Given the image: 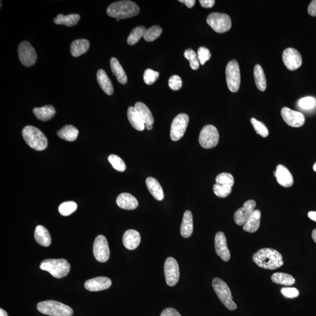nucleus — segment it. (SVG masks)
Wrapping results in <instances>:
<instances>
[{
  "label": "nucleus",
  "mask_w": 316,
  "mask_h": 316,
  "mask_svg": "<svg viewBox=\"0 0 316 316\" xmlns=\"http://www.w3.org/2000/svg\"><path fill=\"white\" fill-rule=\"evenodd\" d=\"M253 261L260 268L274 270L284 265L283 257L278 251L265 248L258 251L253 256Z\"/></svg>",
  "instance_id": "f257e3e1"
},
{
  "label": "nucleus",
  "mask_w": 316,
  "mask_h": 316,
  "mask_svg": "<svg viewBox=\"0 0 316 316\" xmlns=\"http://www.w3.org/2000/svg\"><path fill=\"white\" fill-rule=\"evenodd\" d=\"M140 10L136 3L125 0L112 3L107 8V13L110 17L119 20L136 16L140 13Z\"/></svg>",
  "instance_id": "f03ea898"
},
{
  "label": "nucleus",
  "mask_w": 316,
  "mask_h": 316,
  "mask_svg": "<svg viewBox=\"0 0 316 316\" xmlns=\"http://www.w3.org/2000/svg\"><path fill=\"white\" fill-rule=\"evenodd\" d=\"M23 139L30 148L36 151H43L48 146V140L42 132L31 125H27L22 131Z\"/></svg>",
  "instance_id": "7ed1b4c3"
},
{
  "label": "nucleus",
  "mask_w": 316,
  "mask_h": 316,
  "mask_svg": "<svg viewBox=\"0 0 316 316\" xmlns=\"http://www.w3.org/2000/svg\"><path fill=\"white\" fill-rule=\"evenodd\" d=\"M38 311L42 314L50 316H72L73 309L70 307L55 300L39 302Z\"/></svg>",
  "instance_id": "20e7f679"
},
{
  "label": "nucleus",
  "mask_w": 316,
  "mask_h": 316,
  "mask_svg": "<svg viewBox=\"0 0 316 316\" xmlns=\"http://www.w3.org/2000/svg\"><path fill=\"white\" fill-rule=\"evenodd\" d=\"M40 268L50 272L54 278L60 279L68 275L70 265L66 259H50L43 260L40 265Z\"/></svg>",
  "instance_id": "39448f33"
},
{
  "label": "nucleus",
  "mask_w": 316,
  "mask_h": 316,
  "mask_svg": "<svg viewBox=\"0 0 316 316\" xmlns=\"http://www.w3.org/2000/svg\"><path fill=\"white\" fill-rule=\"evenodd\" d=\"M212 285L218 297L227 308L230 311H234L237 309V305L233 301L231 290L225 281L220 278H216L213 280Z\"/></svg>",
  "instance_id": "423d86ee"
},
{
  "label": "nucleus",
  "mask_w": 316,
  "mask_h": 316,
  "mask_svg": "<svg viewBox=\"0 0 316 316\" xmlns=\"http://www.w3.org/2000/svg\"><path fill=\"white\" fill-rule=\"evenodd\" d=\"M227 84L229 90L235 93L240 88L241 84L240 70L237 60L233 59L228 64L226 69Z\"/></svg>",
  "instance_id": "0eeeda50"
},
{
  "label": "nucleus",
  "mask_w": 316,
  "mask_h": 316,
  "mask_svg": "<svg viewBox=\"0 0 316 316\" xmlns=\"http://www.w3.org/2000/svg\"><path fill=\"white\" fill-rule=\"evenodd\" d=\"M207 23L217 33L228 32L231 28V18L224 13H213L208 15Z\"/></svg>",
  "instance_id": "6e6552de"
},
{
  "label": "nucleus",
  "mask_w": 316,
  "mask_h": 316,
  "mask_svg": "<svg viewBox=\"0 0 316 316\" xmlns=\"http://www.w3.org/2000/svg\"><path fill=\"white\" fill-rule=\"evenodd\" d=\"M219 139V131L216 127L213 125H207L202 128L199 141L202 148L211 149L217 145Z\"/></svg>",
  "instance_id": "1a4fd4ad"
},
{
  "label": "nucleus",
  "mask_w": 316,
  "mask_h": 316,
  "mask_svg": "<svg viewBox=\"0 0 316 316\" xmlns=\"http://www.w3.org/2000/svg\"><path fill=\"white\" fill-rule=\"evenodd\" d=\"M18 53L20 62L26 67L33 66L37 59L35 49L28 41L20 43L18 48Z\"/></svg>",
  "instance_id": "9d476101"
},
{
  "label": "nucleus",
  "mask_w": 316,
  "mask_h": 316,
  "mask_svg": "<svg viewBox=\"0 0 316 316\" xmlns=\"http://www.w3.org/2000/svg\"><path fill=\"white\" fill-rule=\"evenodd\" d=\"M189 121V116L186 114L178 115L172 122L171 139L173 141H179L185 134Z\"/></svg>",
  "instance_id": "9b49d317"
},
{
  "label": "nucleus",
  "mask_w": 316,
  "mask_h": 316,
  "mask_svg": "<svg viewBox=\"0 0 316 316\" xmlns=\"http://www.w3.org/2000/svg\"><path fill=\"white\" fill-rule=\"evenodd\" d=\"M164 274L168 286L173 287L179 280V267L176 260L172 257L168 258L164 264Z\"/></svg>",
  "instance_id": "f8f14e48"
},
{
  "label": "nucleus",
  "mask_w": 316,
  "mask_h": 316,
  "mask_svg": "<svg viewBox=\"0 0 316 316\" xmlns=\"http://www.w3.org/2000/svg\"><path fill=\"white\" fill-rule=\"evenodd\" d=\"M93 254L97 261L106 262L109 260L110 254L109 244L104 235H98L95 239Z\"/></svg>",
  "instance_id": "ddd939ff"
},
{
  "label": "nucleus",
  "mask_w": 316,
  "mask_h": 316,
  "mask_svg": "<svg viewBox=\"0 0 316 316\" xmlns=\"http://www.w3.org/2000/svg\"><path fill=\"white\" fill-rule=\"evenodd\" d=\"M282 60L285 66L290 70H295L302 64L301 55L294 48H287L282 54Z\"/></svg>",
  "instance_id": "4468645a"
},
{
  "label": "nucleus",
  "mask_w": 316,
  "mask_h": 316,
  "mask_svg": "<svg viewBox=\"0 0 316 316\" xmlns=\"http://www.w3.org/2000/svg\"><path fill=\"white\" fill-rule=\"evenodd\" d=\"M281 115L284 121L290 127H300L305 124V117L302 113L294 111L287 107L282 109Z\"/></svg>",
  "instance_id": "2eb2a0df"
},
{
  "label": "nucleus",
  "mask_w": 316,
  "mask_h": 316,
  "mask_svg": "<svg viewBox=\"0 0 316 316\" xmlns=\"http://www.w3.org/2000/svg\"><path fill=\"white\" fill-rule=\"evenodd\" d=\"M256 206V202L253 200L244 202L243 206L239 208L234 215V222L238 226H243Z\"/></svg>",
  "instance_id": "dca6fc26"
},
{
  "label": "nucleus",
  "mask_w": 316,
  "mask_h": 316,
  "mask_svg": "<svg viewBox=\"0 0 316 316\" xmlns=\"http://www.w3.org/2000/svg\"><path fill=\"white\" fill-rule=\"evenodd\" d=\"M214 245L216 253L225 262H228L230 259V251L227 243L226 235L223 232H218L215 236Z\"/></svg>",
  "instance_id": "f3484780"
},
{
  "label": "nucleus",
  "mask_w": 316,
  "mask_h": 316,
  "mask_svg": "<svg viewBox=\"0 0 316 316\" xmlns=\"http://www.w3.org/2000/svg\"><path fill=\"white\" fill-rule=\"evenodd\" d=\"M112 284V282L110 278L99 277L88 279L85 282V287L88 291H98L109 289Z\"/></svg>",
  "instance_id": "a211bd4d"
},
{
  "label": "nucleus",
  "mask_w": 316,
  "mask_h": 316,
  "mask_svg": "<svg viewBox=\"0 0 316 316\" xmlns=\"http://www.w3.org/2000/svg\"><path fill=\"white\" fill-rule=\"evenodd\" d=\"M276 178L277 182L285 188H289L293 185L294 180L292 174L287 167L282 165H279L276 170Z\"/></svg>",
  "instance_id": "6ab92c4d"
},
{
  "label": "nucleus",
  "mask_w": 316,
  "mask_h": 316,
  "mask_svg": "<svg viewBox=\"0 0 316 316\" xmlns=\"http://www.w3.org/2000/svg\"><path fill=\"white\" fill-rule=\"evenodd\" d=\"M116 202L118 207L124 210H134L139 206V201L137 199L127 193H123L119 195L116 198Z\"/></svg>",
  "instance_id": "aec40b11"
},
{
  "label": "nucleus",
  "mask_w": 316,
  "mask_h": 316,
  "mask_svg": "<svg viewBox=\"0 0 316 316\" xmlns=\"http://www.w3.org/2000/svg\"><path fill=\"white\" fill-rule=\"evenodd\" d=\"M124 247L128 250H134L139 246L141 242L140 233L135 230H128L122 238Z\"/></svg>",
  "instance_id": "412c9836"
},
{
  "label": "nucleus",
  "mask_w": 316,
  "mask_h": 316,
  "mask_svg": "<svg viewBox=\"0 0 316 316\" xmlns=\"http://www.w3.org/2000/svg\"><path fill=\"white\" fill-rule=\"evenodd\" d=\"M146 185L151 194L156 200L161 201L164 199L163 189L157 180L152 177L147 178Z\"/></svg>",
  "instance_id": "4be33fe9"
},
{
  "label": "nucleus",
  "mask_w": 316,
  "mask_h": 316,
  "mask_svg": "<svg viewBox=\"0 0 316 316\" xmlns=\"http://www.w3.org/2000/svg\"><path fill=\"white\" fill-rule=\"evenodd\" d=\"M260 211L259 210H254L243 225L244 231L250 233L256 232L260 226Z\"/></svg>",
  "instance_id": "5701e85b"
},
{
  "label": "nucleus",
  "mask_w": 316,
  "mask_h": 316,
  "mask_svg": "<svg viewBox=\"0 0 316 316\" xmlns=\"http://www.w3.org/2000/svg\"><path fill=\"white\" fill-rule=\"evenodd\" d=\"M193 231V215L191 211L187 210L184 213L182 225L180 226V234L183 238H188Z\"/></svg>",
  "instance_id": "b1692460"
},
{
  "label": "nucleus",
  "mask_w": 316,
  "mask_h": 316,
  "mask_svg": "<svg viewBox=\"0 0 316 316\" xmlns=\"http://www.w3.org/2000/svg\"><path fill=\"white\" fill-rule=\"evenodd\" d=\"M98 84L104 93L111 96L114 93V88L107 73L103 69H99L97 73Z\"/></svg>",
  "instance_id": "393cba45"
},
{
  "label": "nucleus",
  "mask_w": 316,
  "mask_h": 316,
  "mask_svg": "<svg viewBox=\"0 0 316 316\" xmlns=\"http://www.w3.org/2000/svg\"><path fill=\"white\" fill-rule=\"evenodd\" d=\"M127 116L131 125L136 130L143 131L145 128V124L142 118L137 112L134 107H130L128 109Z\"/></svg>",
  "instance_id": "a878e982"
},
{
  "label": "nucleus",
  "mask_w": 316,
  "mask_h": 316,
  "mask_svg": "<svg viewBox=\"0 0 316 316\" xmlns=\"http://www.w3.org/2000/svg\"><path fill=\"white\" fill-rule=\"evenodd\" d=\"M34 237L35 241L41 246L47 247L51 244L50 232L44 226L39 225L36 227Z\"/></svg>",
  "instance_id": "bb28decb"
},
{
  "label": "nucleus",
  "mask_w": 316,
  "mask_h": 316,
  "mask_svg": "<svg viewBox=\"0 0 316 316\" xmlns=\"http://www.w3.org/2000/svg\"><path fill=\"white\" fill-rule=\"evenodd\" d=\"M90 47V42L87 39L75 40L70 45V52L73 57H79L87 52Z\"/></svg>",
  "instance_id": "cd10ccee"
},
{
  "label": "nucleus",
  "mask_w": 316,
  "mask_h": 316,
  "mask_svg": "<svg viewBox=\"0 0 316 316\" xmlns=\"http://www.w3.org/2000/svg\"><path fill=\"white\" fill-rule=\"evenodd\" d=\"M33 113L36 118L43 121L50 120L56 114L54 107L51 105L33 109Z\"/></svg>",
  "instance_id": "c85d7f7f"
},
{
  "label": "nucleus",
  "mask_w": 316,
  "mask_h": 316,
  "mask_svg": "<svg viewBox=\"0 0 316 316\" xmlns=\"http://www.w3.org/2000/svg\"><path fill=\"white\" fill-rule=\"evenodd\" d=\"M110 66H111L113 74L116 76V79H117L119 84L122 85L126 84L127 83L126 73H125L124 69L122 68L120 63L115 57H112L110 59Z\"/></svg>",
  "instance_id": "c756f323"
},
{
  "label": "nucleus",
  "mask_w": 316,
  "mask_h": 316,
  "mask_svg": "<svg viewBox=\"0 0 316 316\" xmlns=\"http://www.w3.org/2000/svg\"><path fill=\"white\" fill-rule=\"evenodd\" d=\"M81 19L79 14H73L67 15L59 14L54 19V23L58 25H64L66 27H72L76 25Z\"/></svg>",
  "instance_id": "7c9ffc66"
},
{
  "label": "nucleus",
  "mask_w": 316,
  "mask_h": 316,
  "mask_svg": "<svg viewBox=\"0 0 316 316\" xmlns=\"http://www.w3.org/2000/svg\"><path fill=\"white\" fill-rule=\"evenodd\" d=\"M57 134L61 139L72 142L78 138L79 130L72 125H67L58 131Z\"/></svg>",
  "instance_id": "2f4dec72"
},
{
  "label": "nucleus",
  "mask_w": 316,
  "mask_h": 316,
  "mask_svg": "<svg viewBox=\"0 0 316 316\" xmlns=\"http://www.w3.org/2000/svg\"><path fill=\"white\" fill-rule=\"evenodd\" d=\"M135 109L143 118L145 125H153L154 123V119L151 111L145 104L142 102H137L135 104Z\"/></svg>",
  "instance_id": "473e14b6"
},
{
  "label": "nucleus",
  "mask_w": 316,
  "mask_h": 316,
  "mask_svg": "<svg viewBox=\"0 0 316 316\" xmlns=\"http://www.w3.org/2000/svg\"><path fill=\"white\" fill-rule=\"evenodd\" d=\"M254 76L257 88L260 91H264L266 88V80L264 72L260 64L255 66Z\"/></svg>",
  "instance_id": "72a5a7b5"
},
{
  "label": "nucleus",
  "mask_w": 316,
  "mask_h": 316,
  "mask_svg": "<svg viewBox=\"0 0 316 316\" xmlns=\"http://www.w3.org/2000/svg\"><path fill=\"white\" fill-rule=\"evenodd\" d=\"M271 280L276 284L291 286L295 283V279L292 276L285 273L277 272L273 274Z\"/></svg>",
  "instance_id": "f704fd0d"
},
{
  "label": "nucleus",
  "mask_w": 316,
  "mask_h": 316,
  "mask_svg": "<svg viewBox=\"0 0 316 316\" xmlns=\"http://www.w3.org/2000/svg\"><path fill=\"white\" fill-rule=\"evenodd\" d=\"M146 28L144 26H139L135 28L128 36L127 43L128 45H134L140 41L141 38L144 37L146 32Z\"/></svg>",
  "instance_id": "c9c22d12"
},
{
  "label": "nucleus",
  "mask_w": 316,
  "mask_h": 316,
  "mask_svg": "<svg viewBox=\"0 0 316 316\" xmlns=\"http://www.w3.org/2000/svg\"><path fill=\"white\" fill-rule=\"evenodd\" d=\"M78 208V205L75 201H70L63 202L59 205V212L61 215L68 216L74 213Z\"/></svg>",
  "instance_id": "e433bc0d"
},
{
  "label": "nucleus",
  "mask_w": 316,
  "mask_h": 316,
  "mask_svg": "<svg viewBox=\"0 0 316 316\" xmlns=\"http://www.w3.org/2000/svg\"><path fill=\"white\" fill-rule=\"evenodd\" d=\"M162 33V29L160 27L158 26H152L146 29L144 38L147 42H152L159 38Z\"/></svg>",
  "instance_id": "4c0bfd02"
},
{
  "label": "nucleus",
  "mask_w": 316,
  "mask_h": 316,
  "mask_svg": "<svg viewBox=\"0 0 316 316\" xmlns=\"http://www.w3.org/2000/svg\"><path fill=\"white\" fill-rule=\"evenodd\" d=\"M216 182L218 185L232 188L234 184V179L231 174L222 173L216 177Z\"/></svg>",
  "instance_id": "58836bf2"
},
{
  "label": "nucleus",
  "mask_w": 316,
  "mask_h": 316,
  "mask_svg": "<svg viewBox=\"0 0 316 316\" xmlns=\"http://www.w3.org/2000/svg\"><path fill=\"white\" fill-rule=\"evenodd\" d=\"M184 57L189 61L190 66L193 70H196L199 68L200 62H199L198 54H196L192 49L186 50L184 53Z\"/></svg>",
  "instance_id": "ea45409f"
},
{
  "label": "nucleus",
  "mask_w": 316,
  "mask_h": 316,
  "mask_svg": "<svg viewBox=\"0 0 316 316\" xmlns=\"http://www.w3.org/2000/svg\"><path fill=\"white\" fill-rule=\"evenodd\" d=\"M108 160L116 171L122 172L126 170V165H125V162L118 156L116 155H110Z\"/></svg>",
  "instance_id": "a19ab883"
},
{
  "label": "nucleus",
  "mask_w": 316,
  "mask_h": 316,
  "mask_svg": "<svg viewBox=\"0 0 316 316\" xmlns=\"http://www.w3.org/2000/svg\"><path fill=\"white\" fill-rule=\"evenodd\" d=\"M251 122L258 134H259L263 138L268 136L269 131L263 122L258 121L257 119L254 118L251 119Z\"/></svg>",
  "instance_id": "79ce46f5"
},
{
  "label": "nucleus",
  "mask_w": 316,
  "mask_h": 316,
  "mask_svg": "<svg viewBox=\"0 0 316 316\" xmlns=\"http://www.w3.org/2000/svg\"><path fill=\"white\" fill-rule=\"evenodd\" d=\"M213 192L218 197L225 198L228 197L232 192V188L224 186L218 184L213 186Z\"/></svg>",
  "instance_id": "37998d69"
},
{
  "label": "nucleus",
  "mask_w": 316,
  "mask_h": 316,
  "mask_svg": "<svg viewBox=\"0 0 316 316\" xmlns=\"http://www.w3.org/2000/svg\"><path fill=\"white\" fill-rule=\"evenodd\" d=\"M159 76V72L148 69L144 72V81L146 85H151L157 81Z\"/></svg>",
  "instance_id": "c03bdc74"
},
{
  "label": "nucleus",
  "mask_w": 316,
  "mask_h": 316,
  "mask_svg": "<svg viewBox=\"0 0 316 316\" xmlns=\"http://www.w3.org/2000/svg\"><path fill=\"white\" fill-rule=\"evenodd\" d=\"M198 57L201 65H204L207 61L210 60L211 57V52L207 48L201 47L198 49Z\"/></svg>",
  "instance_id": "a18cd8bd"
},
{
  "label": "nucleus",
  "mask_w": 316,
  "mask_h": 316,
  "mask_svg": "<svg viewBox=\"0 0 316 316\" xmlns=\"http://www.w3.org/2000/svg\"><path fill=\"white\" fill-rule=\"evenodd\" d=\"M316 101L314 97H306L299 101V106L304 110L314 109L316 106Z\"/></svg>",
  "instance_id": "49530a36"
},
{
  "label": "nucleus",
  "mask_w": 316,
  "mask_h": 316,
  "mask_svg": "<svg viewBox=\"0 0 316 316\" xmlns=\"http://www.w3.org/2000/svg\"><path fill=\"white\" fill-rule=\"evenodd\" d=\"M169 86L174 91L180 90L182 86V81L179 76H171L168 82Z\"/></svg>",
  "instance_id": "de8ad7c7"
},
{
  "label": "nucleus",
  "mask_w": 316,
  "mask_h": 316,
  "mask_svg": "<svg viewBox=\"0 0 316 316\" xmlns=\"http://www.w3.org/2000/svg\"><path fill=\"white\" fill-rule=\"evenodd\" d=\"M282 295L287 298L293 299L299 295V291L294 287H282L281 290Z\"/></svg>",
  "instance_id": "09e8293b"
},
{
  "label": "nucleus",
  "mask_w": 316,
  "mask_h": 316,
  "mask_svg": "<svg viewBox=\"0 0 316 316\" xmlns=\"http://www.w3.org/2000/svg\"><path fill=\"white\" fill-rule=\"evenodd\" d=\"M161 316H181L179 313L173 308L165 309Z\"/></svg>",
  "instance_id": "8fccbe9b"
},
{
  "label": "nucleus",
  "mask_w": 316,
  "mask_h": 316,
  "mask_svg": "<svg viewBox=\"0 0 316 316\" xmlns=\"http://www.w3.org/2000/svg\"><path fill=\"white\" fill-rule=\"evenodd\" d=\"M308 13L312 17H316V0L312 1L309 4L308 9Z\"/></svg>",
  "instance_id": "3c124183"
},
{
  "label": "nucleus",
  "mask_w": 316,
  "mask_h": 316,
  "mask_svg": "<svg viewBox=\"0 0 316 316\" xmlns=\"http://www.w3.org/2000/svg\"><path fill=\"white\" fill-rule=\"evenodd\" d=\"M201 5L204 8H211L215 4L214 0H200Z\"/></svg>",
  "instance_id": "603ef678"
},
{
  "label": "nucleus",
  "mask_w": 316,
  "mask_h": 316,
  "mask_svg": "<svg viewBox=\"0 0 316 316\" xmlns=\"http://www.w3.org/2000/svg\"><path fill=\"white\" fill-rule=\"evenodd\" d=\"M179 2L185 3V5L189 8H191L195 5V0H180Z\"/></svg>",
  "instance_id": "864d4df0"
},
{
  "label": "nucleus",
  "mask_w": 316,
  "mask_h": 316,
  "mask_svg": "<svg viewBox=\"0 0 316 316\" xmlns=\"http://www.w3.org/2000/svg\"><path fill=\"white\" fill-rule=\"evenodd\" d=\"M308 217L310 219L316 222V211H310L308 213Z\"/></svg>",
  "instance_id": "5fc2aeb1"
},
{
  "label": "nucleus",
  "mask_w": 316,
  "mask_h": 316,
  "mask_svg": "<svg viewBox=\"0 0 316 316\" xmlns=\"http://www.w3.org/2000/svg\"><path fill=\"white\" fill-rule=\"evenodd\" d=\"M0 316H8L7 313L4 309H0Z\"/></svg>",
  "instance_id": "6e6d98bb"
},
{
  "label": "nucleus",
  "mask_w": 316,
  "mask_h": 316,
  "mask_svg": "<svg viewBox=\"0 0 316 316\" xmlns=\"http://www.w3.org/2000/svg\"><path fill=\"white\" fill-rule=\"evenodd\" d=\"M312 237L313 240H314L316 243V229H315L314 231H312Z\"/></svg>",
  "instance_id": "4d7b16f0"
},
{
  "label": "nucleus",
  "mask_w": 316,
  "mask_h": 316,
  "mask_svg": "<svg viewBox=\"0 0 316 316\" xmlns=\"http://www.w3.org/2000/svg\"><path fill=\"white\" fill-rule=\"evenodd\" d=\"M145 127L148 130H151L153 128V125L151 124H146L145 125Z\"/></svg>",
  "instance_id": "13d9d810"
},
{
  "label": "nucleus",
  "mask_w": 316,
  "mask_h": 316,
  "mask_svg": "<svg viewBox=\"0 0 316 316\" xmlns=\"http://www.w3.org/2000/svg\"><path fill=\"white\" fill-rule=\"evenodd\" d=\"M313 168H314V171L316 172V163L314 164V167H313Z\"/></svg>",
  "instance_id": "bf43d9fd"
},
{
  "label": "nucleus",
  "mask_w": 316,
  "mask_h": 316,
  "mask_svg": "<svg viewBox=\"0 0 316 316\" xmlns=\"http://www.w3.org/2000/svg\"><path fill=\"white\" fill-rule=\"evenodd\" d=\"M276 174H277V173H276V171L274 172V176L276 177Z\"/></svg>",
  "instance_id": "052dcab7"
}]
</instances>
